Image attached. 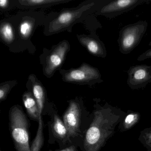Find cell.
<instances>
[{
  "instance_id": "obj_1",
  "label": "cell",
  "mask_w": 151,
  "mask_h": 151,
  "mask_svg": "<svg viewBox=\"0 0 151 151\" xmlns=\"http://www.w3.org/2000/svg\"><path fill=\"white\" fill-rule=\"evenodd\" d=\"M10 134L17 151H31L29 143V122L20 106H14L9 112Z\"/></svg>"
},
{
  "instance_id": "obj_2",
  "label": "cell",
  "mask_w": 151,
  "mask_h": 151,
  "mask_svg": "<svg viewBox=\"0 0 151 151\" xmlns=\"http://www.w3.org/2000/svg\"><path fill=\"white\" fill-rule=\"evenodd\" d=\"M148 24L145 21L128 24L122 28L117 43L119 50L123 54H129L140 43L147 30Z\"/></svg>"
},
{
  "instance_id": "obj_3",
  "label": "cell",
  "mask_w": 151,
  "mask_h": 151,
  "mask_svg": "<svg viewBox=\"0 0 151 151\" xmlns=\"http://www.w3.org/2000/svg\"><path fill=\"white\" fill-rule=\"evenodd\" d=\"M151 0H114L106 1L97 12L98 15L109 19L115 18L132 10L137 6Z\"/></svg>"
},
{
  "instance_id": "obj_4",
  "label": "cell",
  "mask_w": 151,
  "mask_h": 151,
  "mask_svg": "<svg viewBox=\"0 0 151 151\" xmlns=\"http://www.w3.org/2000/svg\"><path fill=\"white\" fill-rule=\"evenodd\" d=\"M94 5V2H91L75 10L62 12L50 23L48 32L51 33H56L68 28L77 22L85 12L91 9Z\"/></svg>"
},
{
  "instance_id": "obj_5",
  "label": "cell",
  "mask_w": 151,
  "mask_h": 151,
  "mask_svg": "<svg viewBox=\"0 0 151 151\" xmlns=\"http://www.w3.org/2000/svg\"><path fill=\"white\" fill-rule=\"evenodd\" d=\"M64 81L74 83L94 84L103 82L97 68L83 63L78 68L71 70L63 76Z\"/></svg>"
},
{
  "instance_id": "obj_6",
  "label": "cell",
  "mask_w": 151,
  "mask_h": 151,
  "mask_svg": "<svg viewBox=\"0 0 151 151\" xmlns=\"http://www.w3.org/2000/svg\"><path fill=\"white\" fill-rule=\"evenodd\" d=\"M127 72V83L132 90L144 88L151 83V65H134L131 67Z\"/></svg>"
},
{
  "instance_id": "obj_7",
  "label": "cell",
  "mask_w": 151,
  "mask_h": 151,
  "mask_svg": "<svg viewBox=\"0 0 151 151\" xmlns=\"http://www.w3.org/2000/svg\"><path fill=\"white\" fill-rule=\"evenodd\" d=\"M69 49L68 43L63 41L58 45L50 54L47 60L45 68V73L47 77L51 76L54 71L62 64Z\"/></svg>"
},
{
  "instance_id": "obj_8",
  "label": "cell",
  "mask_w": 151,
  "mask_h": 151,
  "mask_svg": "<svg viewBox=\"0 0 151 151\" xmlns=\"http://www.w3.org/2000/svg\"><path fill=\"white\" fill-rule=\"evenodd\" d=\"M80 117L81 112L79 105L75 101H70L63 116L69 137H75L79 132Z\"/></svg>"
},
{
  "instance_id": "obj_9",
  "label": "cell",
  "mask_w": 151,
  "mask_h": 151,
  "mask_svg": "<svg viewBox=\"0 0 151 151\" xmlns=\"http://www.w3.org/2000/svg\"><path fill=\"white\" fill-rule=\"evenodd\" d=\"M79 40L93 55L101 58H105L106 56L107 51L105 45L98 38L86 36L81 37Z\"/></svg>"
},
{
  "instance_id": "obj_10",
  "label": "cell",
  "mask_w": 151,
  "mask_h": 151,
  "mask_svg": "<svg viewBox=\"0 0 151 151\" xmlns=\"http://www.w3.org/2000/svg\"><path fill=\"white\" fill-rule=\"evenodd\" d=\"M23 101L29 116L32 119L38 122L39 110L37 101L33 95L30 92H26L23 95Z\"/></svg>"
},
{
  "instance_id": "obj_11",
  "label": "cell",
  "mask_w": 151,
  "mask_h": 151,
  "mask_svg": "<svg viewBox=\"0 0 151 151\" xmlns=\"http://www.w3.org/2000/svg\"><path fill=\"white\" fill-rule=\"evenodd\" d=\"M68 1L67 0H22L19 1L18 3L21 6L26 7H38L66 3Z\"/></svg>"
},
{
  "instance_id": "obj_12",
  "label": "cell",
  "mask_w": 151,
  "mask_h": 151,
  "mask_svg": "<svg viewBox=\"0 0 151 151\" xmlns=\"http://www.w3.org/2000/svg\"><path fill=\"white\" fill-rule=\"evenodd\" d=\"M52 129L55 136L60 139L65 140L69 137L67 128L64 123L57 115L54 116Z\"/></svg>"
},
{
  "instance_id": "obj_13",
  "label": "cell",
  "mask_w": 151,
  "mask_h": 151,
  "mask_svg": "<svg viewBox=\"0 0 151 151\" xmlns=\"http://www.w3.org/2000/svg\"><path fill=\"white\" fill-rule=\"evenodd\" d=\"M1 35L6 42L11 43L14 38V29L12 25L8 23H3L1 27Z\"/></svg>"
},
{
  "instance_id": "obj_14",
  "label": "cell",
  "mask_w": 151,
  "mask_h": 151,
  "mask_svg": "<svg viewBox=\"0 0 151 151\" xmlns=\"http://www.w3.org/2000/svg\"><path fill=\"white\" fill-rule=\"evenodd\" d=\"M33 29V24L31 22L24 21L20 24L19 32L20 35L24 38H27L31 33Z\"/></svg>"
},
{
  "instance_id": "obj_15",
  "label": "cell",
  "mask_w": 151,
  "mask_h": 151,
  "mask_svg": "<svg viewBox=\"0 0 151 151\" xmlns=\"http://www.w3.org/2000/svg\"><path fill=\"white\" fill-rule=\"evenodd\" d=\"M9 85L2 86L0 88V99L1 101L4 100L7 95L9 91Z\"/></svg>"
},
{
  "instance_id": "obj_16",
  "label": "cell",
  "mask_w": 151,
  "mask_h": 151,
  "mask_svg": "<svg viewBox=\"0 0 151 151\" xmlns=\"http://www.w3.org/2000/svg\"><path fill=\"white\" fill-rule=\"evenodd\" d=\"M150 58H151V48L147 50L145 52L141 54L138 57L137 60L138 61H142Z\"/></svg>"
},
{
  "instance_id": "obj_17",
  "label": "cell",
  "mask_w": 151,
  "mask_h": 151,
  "mask_svg": "<svg viewBox=\"0 0 151 151\" xmlns=\"http://www.w3.org/2000/svg\"><path fill=\"white\" fill-rule=\"evenodd\" d=\"M135 120V116L133 114H129L127 116L125 119V122L127 124H130Z\"/></svg>"
},
{
  "instance_id": "obj_18",
  "label": "cell",
  "mask_w": 151,
  "mask_h": 151,
  "mask_svg": "<svg viewBox=\"0 0 151 151\" xmlns=\"http://www.w3.org/2000/svg\"><path fill=\"white\" fill-rule=\"evenodd\" d=\"M9 2V1L8 0H1L0 1V6L1 8H6L8 6Z\"/></svg>"
},
{
  "instance_id": "obj_19",
  "label": "cell",
  "mask_w": 151,
  "mask_h": 151,
  "mask_svg": "<svg viewBox=\"0 0 151 151\" xmlns=\"http://www.w3.org/2000/svg\"><path fill=\"white\" fill-rule=\"evenodd\" d=\"M59 151H76V147L74 146H71L67 147L65 149H63V150Z\"/></svg>"
},
{
  "instance_id": "obj_20",
  "label": "cell",
  "mask_w": 151,
  "mask_h": 151,
  "mask_svg": "<svg viewBox=\"0 0 151 151\" xmlns=\"http://www.w3.org/2000/svg\"><path fill=\"white\" fill-rule=\"evenodd\" d=\"M149 46H151V41H150V43L149 44Z\"/></svg>"
}]
</instances>
